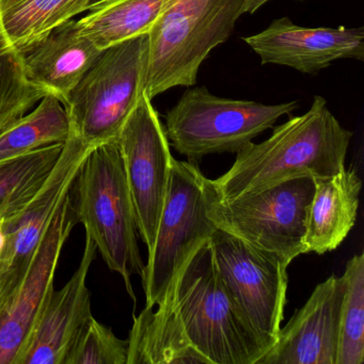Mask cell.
<instances>
[{
    "instance_id": "obj_14",
    "label": "cell",
    "mask_w": 364,
    "mask_h": 364,
    "mask_svg": "<svg viewBox=\"0 0 364 364\" xmlns=\"http://www.w3.org/2000/svg\"><path fill=\"white\" fill-rule=\"evenodd\" d=\"M345 291L344 276L316 285L257 364H336Z\"/></svg>"
},
{
    "instance_id": "obj_17",
    "label": "cell",
    "mask_w": 364,
    "mask_h": 364,
    "mask_svg": "<svg viewBox=\"0 0 364 364\" xmlns=\"http://www.w3.org/2000/svg\"><path fill=\"white\" fill-rule=\"evenodd\" d=\"M156 306H146L134 315L127 364H210L187 336L174 285Z\"/></svg>"
},
{
    "instance_id": "obj_9",
    "label": "cell",
    "mask_w": 364,
    "mask_h": 364,
    "mask_svg": "<svg viewBox=\"0 0 364 364\" xmlns=\"http://www.w3.org/2000/svg\"><path fill=\"white\" fill-rule=\"evenodd\" d=\"M210 242L225 289L269 350L284 316L289 265L221 230L213 233Z\"/></svg>"
},
{
    "instance_id": "obj_18",
    "label": "cell",
    "mask_w": 364,
    "mask_h": 364,
    "mask_svg": "<svg viewBox=\"0 0 364 364\" xmlns=\"http://www.w3.org/2000/svg\"><path fill=\"white\" fill-rule=\"evenodd\" d=\"M314 182L304 249L321 255L338 248L355 225L362 182L355 169L346 168Z\"/></svg>"
},
{
    "instance_id": "obj_1",
    "label": "cell",
    "mask_w": 364,
    "mask_h": 364,
    "mask_svg": "<svg viewBox=\"0 0 364 364\" xmlns=\"http://www.w3.org/2000/svg\"><path fill=\"white\" fill-rule=\"evenodd\" d=\"M353 133L321 95L306 114L293 117L261 144H247L223 176L210 180L215 196L231 200L301 176L329 178L345 169Z\"/></svg>"
},
{
    "instance_id": "obj_27",
    "label": "cell",
    "mask_w": 364,
    "mask_h": 364,
    "mask_svg": "<svg viewBox=\"0 0 364 364\" xmlns=\"http://www.w3.org/2000/svg\"><path fill=\"white\" fill-rule=\"evenodd\" d=\"M6 242H7V240H6L5 230H4V223L0 221V255L5 249Z\"/></svg>"
},
{
    "instance_id": "obj_23",
    "label": "cell",
    "mask_w": 364,
    "mask_h": 364,
    "mask_svg": "<svg viewBox=\"0 0 364 364\" xmlns=\"http://www.w3.org/2000/svg\"><path fill=\"white\" fill-rule=\"evenodd\" d=\"M343 276L346 291L341 312L336 364L364 362V255H353Z\"/></svg>"
},
{
    "instance_id": "obj_8",
    "label": "cell",
    "mask_w": 364,
    "mask_h": 364,
    "mask_svg": "<svg viewBox=\"0 0 364 364\" xmlns=\"http://www.w3.org/2000/svg\"><path fill=\"white\" fill-rule=\"evenodd\" d=\"M205 178L193 161L172 159L156 240L141 276L146 306L165 299L189 255L217 230L208 215Z\"/></svg>"
},
{
    "instance_id": "obj_21",
    "label": "cell",
    "mask_w": 364,
    "mask_h": 364,
    "mask_svg": "<svg viewBox=\"0 0 364 364\" xmlns=\"http://www.w3.org/2000/svg\"><path fill=\"white\" fill-rule=\"evenodd\" d=\"M63 146L53 144L0 163V221L9 223L26 208L52 173Z\"/></svg>"
},
{
    "instance_id": "obj_3",
    "label": "cell",
    "mask_w": 364,
    "mask_h": 364,
    "mask_svg": "<svg viewBox=\"0 0 364 364\" xmlns=\"http://www.w3.org/2000/svg\"><path fill=\"white\" fill-rule=\"evenodd\" d=\"M174 294L189 340L210 364H257L267 353V346L221 281L210 238L181 268Z\"/></svg>"
},
{
    "instance_id": "obj_2",
    "label": "cell",
    "mask_w": 364,
    "mask_h": 364,
    "mask_svg": "<svg viewBox=\"0 0 364 364\" xmlns=\"http://www.w3.org/2000/svg\"><path fill=\"white\" fill-rule=\"evenodd\" d=\"M77 223L95 242L112 272L122 277L136 302L132 276L144 274L138 228L118 142L100 144L87 155L70 189Z\"/></svg>"
},
{
    "instance_id": "obj_12",
    "label": "cell",
    "mask_w": 364,
    "mask_h": 364,
    "mask_svg": "<svg viewBox=\"0 0 364 364\" xmlns=\"http://www.w3.org/2000/svg\"><path fill=\"white\" fill-rule=\"evenodd\" d=\"M92 149L70 135L52 173L37 195L16 218L4 223L7 242L0 255V304L24 278L80 166Z\"/></svg>"
},
{
    "instance_id": "obj_5",
    "label": "cell",
    "mask_w": 364,
    "mask_h": 364,
    "mask_svg": "<svg viewBox=\"0 0 364 364\" xmlns=\"http://www.w3.org/2000/svg\"><path fill=\"white\" fill-rule=\"evenodd\" d=\"M149 36L102 50L63 103L70 135L87 146L114 141L146 92Z\"/></svg>"
},
{
    "instance_id": "obj_20",
    "label": "cell",
    "mask_w": 364,
    "mask_h": 364,
    "mask_svg": "<svg viewBox=\"0 0 364 364\" xmlns=\"http://www.w3.org/2000/svg\"><path fill=\"white\" fill-rule=\"evenodd\" d=\"M165 0H104L82 20V35L99 50L146 35L163 11Z\"/></svg>"
},
{
    "instance_id": "obj_11",
    "label": "cell",
    "mask_w": 364,
    "mask_h": 364,
    "mask_svg": "<svg viewBox=\"0 0 364 364\" xmlns=\"http://www.w3.org/2000/svg\"><path fill=\"white\" fill-rule=\"evenodd\" d=\"M77 225L68 193L18 287L0 304V364H18L44 304L54 291L61 251Z\"/></svg>"
},
{
    "instance_id": "obj_22",
    "label": "cell",
    "mask_w": 364,
    "mask_h": 364,
    "mask_svg": "<svg viewBox=\"0 0 364 364\" xmlns=\"http://www.w3.org/2000/svg\"><path fill=\"white\" fill-rule=\"evenodd\" d=\"M69 137L65 106L58 97L48 95L33 112L0 134V163L53 144H65Z\"/></svg>"
},
{
    "instance_id": "obj_4",
    "label": "cell",
    "mask_w": 364,
    "mask_h": 364,
    "mask_svg": "<svg viewBox=\"0 0 364 364\" xmlns=\"http://www.w3.org/2000/svg\"><path fill=\"white\" fill-rule=\"evenodd\" d=\"M245 0H168L149 31L146 93L193 87L206 57L225 43Z\"/></svg>"
},
{
    "instance_id": "obj_7",
    "label": "cell",
    "mask_w": 364,
    "mask_h": 364,
    "mask_svg": "<svg viewBox=\"0 0 364 364\" xmlns=\"http://www.w3.org/2000/svg\"><path fill=\"white\" fill-rule=\"evenodd\" d=\"M205 188L208 215L217 229L277 255L287 265L306 255V220L315 189L312 176L285 181L231 200L218 199L208 178Z\"/></svg>"
},
{
    "instance_id": "obj_28",
    "label": "cell",
    "mask_w": 364,
    "mask_h": 364,
    "mask_svg": "<svg viewBox=\"0 0 364 364\" xmlns=\"http://www.w3.org/2000/svg\"><path fill=\"white\" fill-rule=\"evenodd\" d=\"M104 0H91L90 1V6H89V10L93 9V8L97 7V6H99L100 4L103 3Z\"/></svg>"
},
{
    "instance_id": "obj_24",
    "label": "cell",
    "mask_w": 364,
    "mask_h": 364,
    "mask_svg": "<svg viewBox=\"0 0 364 364\" xmlns=\"http://www.w3.org/2000/svg\"><path fill=\"white\" fill-rule=\"evenodd\" d=\"M48 95L46 90L29 82L21 55L0 43V134Z\"/></svg>"
},
{
    "instance_id": "obj_6",
    "label": "cell",
    "mask_w": 364,
    "mask_h": 364,
    "mask_svg": "<svg viewBox=\"0 0 364 364\" xmlns=\"http://www.w3.org/2000/svg\"><path fill=\"white\" fill-rule=\"evenodd\" d=\"M298 102L263 104L217 97L206 87L185 91L166 114L170 146L189 161L221 153H238L285 114Z\"/></svg>"
},
{
    "instance_id": "obj_10",
    "label": "cell",
    "mask_w": 364,
    "mask_h": 364,
    "mask_svg": "<svg viewBox=\"0 0 364 364\" xmlns=\"http://www.w3.org/2000/svg\"><path fill=\"white\" fill-rule=\"evenodd\" d=\"M138 234L152 250L165 205L173 156L165 127L146 92L117 138Z\"/></svg>"
},
{
    "instance_id": "obj_16",
    "label": "cell",
    "mask_w": 364,
    "mask_h": 364,
    "mask_svg": "<svg viewBox=\"0 0 364 364\" xmlns=\"http://www.w3.org/2000/svg\"><path fill=\"white\" fill-rule=\"evenodd\" d=\"M101 53L71 20L20 55L29 82L63 104Z\"/></svg>"
},
{
    "instance_id": "obj_15",
    "label": "cell",
    "mask_w": 364,
    "mask_h": 364,
    "mask_svg": "<svg viewBox=\"0 0 364 364\" xmlns=\"http://www.w3.org/2000/svg\"><path fill=\"white\" fill-rule=\"evenodd\" d=\"M97 249L86 236L80 266L67 284L44 304L18 364H67L93 318L87 278Z\"/></svg>"
},
{
    "instance_id": "obj_26",
    "label": "cell",
    "mask_w": 364,
    "mask_h": 364,
    "mask_svg": "<svg viewBox=\"0 0 364 364\" xmlns=\"http://www.w3.org/2000/svg\"><path fill=\"white\" fill-rule=\"evenodd\" d=\"M270 0H245L242 8V14H253L257 12L262 6L265 5ZM297 1H304V0H297Z\"/></svg>"
},
{
    "instance_id": "obj_13",
    "label": "cell",
    "mask_w": 364,
    "mask_h": 364,
    "mask_svg": "<svg viewBox=\"0 0 364 364\" xmlns=\"http://www.w3.org/2000/svg\"><path fill=\"white\" fill-rule=\"evenodd\" d=\"M242 40L262 65H285L304 74L318 73L341 59L364 60L363 27L311 28L281 18L262 33Z\"/></svg>"
},
{
    "instance_id": "obj_29",
    "label": "cell",
    "mask_w": 364,
    "mask_h": 364,
    "mask_svg": "<svg viewBox=\"0 0 364 364\" xmlns=\"http://www.w3.org/2000/svg\"><path fill=\"white\" fill-rule=\"evenodd\" d=\"M166 1H168V0H165V3H166Z\"/></svg>"
},
{
    "instance_id": "obj_19",
    "label": "cell",
    "mask_w": 364,
    "mask_h": 364,
    "mask_svg": "<svg viewBox=\"0 0 364 364\" xmlns=\"http://www.w3.org/2000/svg\"><path fill=\"white\" fill-rule=\"evenodd\" d=\"M91 0H0V43L22 54L50 31L88 11Z\"/></svg>"
},
{
    "instance_id": "obj_25",
    "label": "cell",
    "mask_w": 364,
    "mask_h": 364,
    "mask_svg": "<svg viewBox=\"0 0 364 364\" xmlns=\"http://www.w3.org/2000/svg\"><path fill=\"white\" fill-rule=\"evenodd\" d=\"M129 341L121 340L93 317L67 364H127Z\"/></svg>"
}]
</instances>
